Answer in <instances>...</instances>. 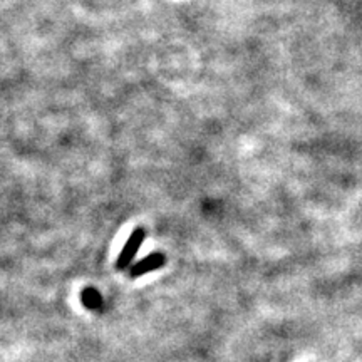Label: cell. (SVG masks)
Here are the masks:
<instances>
[{
  "instance_id": "cell-1",
  "label": "cell",
  "mask_w": 362,
  "mask_h": 362,
  "mask_svg": "<svg viewBox=\"0 0 362 362\" xmlns=\"http://www.w3.org/2000/svg\"><path fill=\"white\" fill-rule=\"evenodd\" d=\"M144 238H146V232H144V228H141V226L134 228V232L129 235L128 242H126L124 248L121 250L119 257H117V260H116V269L117 270L129 269L131 264H133L134 257L138 255L139 248H141V245H143Z\"/></svg>"
},
{
  "instance_id": "cell-2",
  "label": "cell",
  "mask_w": 362,
  "mask_h": 362,
  "mask_svg": "<svg viewBox=\"0 0 362 362\" xmlns=\"http://www.w3.org/2000/svg\"><path fill=\"white\" fill-rule=\"evenodd\" d=\"M165 262H166L165 253H161V252L151 253V255H148L146 259H143L136 265L129 267V277L138 279V277H141V275L149 274V272H155L158 269H161V267L165 265Z\"/></svg>"
},
{
  "instance_id": "cell-3",
  "label": "cell",
  "mask_w": 362,
  "mask_h": 362,
  "mask_svg": "<svg viewBox=\"0 0 362 362\" xmlns=\"http://www.w3.org/2000/svg\"><path fill=\"white\" fill-rule=\"evenodd\" d=\"M81 302H83V305L89 310H96V312L103 310L101 293H99L96 288H93V287L84 288V291L81 292Z\"/></svg>"
}]
</instances>
